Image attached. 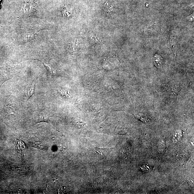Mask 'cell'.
Returning <instances> with one entry per match:
<instances>
[{"label": "cell", "instance_id": "6da1fadb", "mask_svg": "<svg viewBox=\"0 0 194 194\" xmlns=\"http://www.w3.org/2000/svg\"><path fill=\"white\" fill-rule=\"evenodd\" d=\"M51 116L46 113H41L36 114L33 119V123L35 124L42 122H49Z\"/></svg>", "mask_w": 194, "mask_h": 194}, {"label": "cell", "instance_id": "7a4b0ae2", "mask_svg": "<svg viewBox=\"0 0 194 194\" xmlns=\"http://www.w3.org/2000/svg\"><path fill=\"white\" fill-rule=\"evenodd\" d=\"M36 80L34 79L29 84L27 87V93L28 99H29L34 95L35 88Z\"/></svg>", "mask_w": 194, "mask_h": 194}, {"label": "cell", "instance_id": "3957f363", "mask_svg": "<svg viewBox=\"0 0 194 194\" xmlns=\"http://www.w3.org/2000/svg\"><path fill=\"white\" fill-rule=\"evenodd\" d=\"M90 38L92 43L94 44H98L101 43V40L97 35L93 33H91L90 34Z\"/></svg>", "mask_w": 194, "mask_h": 194}, {"label": "cell", "instance_id": "277c9868", "mask_svg": "<svg viewBox=\"0 0 194 194\" xmlns=\"http://www.w3.org/2000/svg\"><path fill=\"white\" fill-rule=\"evenodd\" d=\"M104 6V10H105L106 13L108 14V15H111L113 11L112 7L111 6H109V4L107 3V2H106Z\"/></svg>", "mask_w": 194, "mask_h": 194}, {"label": "cell", "instance_id": "5b68a950", "mask_svg": "<svg viewBox=\"0 0 194 194\" xmlns=\"http://www.w3.org/2000/svg\"><path fill=\"white\" fill-rule=\"evenodd\" d=\"M162 58L160 56L156 55L154 57V61L156 63L158 64V65L159 66L162 64Z\"/></svg>", "mask_w": 194, "mask_h": 194}, {"label": "cell", "instance_id": "8992f818", "mask_svg": "<svg viewBox=\"0 0 194 194\" xmlns=\"http://www.w3.org/2000/svg\"><path fill=\"white\" fill-rule=\"evenodd\" d=\"M60 95L63 96V97H67V95L68 96L67 94L66 93L65 91H64V90H62L60 91Z\"/></svg>", "mask_w": 194, "mask_h": 194}, {"label": "cell", "instance_id": "52a82bcc", "mask_svg": "<svg viewBox=\"0 0 194 194\" xmlns=\"http://www.w3.org/2000/svg\"><path fill=\"white\" fill-rule=\"evenodd\" d=\"M3 84V83H1V84H0V89H1V86H2Z\"/></svg>", "mask_w": 194, "mask_h": 194}]
</instances>
